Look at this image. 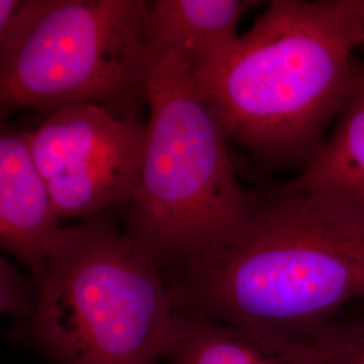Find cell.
<instances>
[{"instance_id":"obj_6","label":"cell","mask_w":364,"mask_h":364,"mask_svg":"<svg viewBox=\"0 0 364 364\" xmlns=\"http://www.w3.org/2000/svg\"><path fill=\"white\" fill-rule=\"evenodd\" d=\"M23 135L58 219H88L130 201L146 144L142 119L66 105Z\"/></svg>"},{"instance_id":"obj_7","label":"cell","mask_w":364,"mask_h":364,"mask_svg":"<svg viewBox=\"0 0 364 364\" xmlns=\"http://www.w3.org/2000/svg\"><path fill=\"white\" fill-rule=\"evenodd\" d=\"M326 328L308 336L275 333L180 309L168 364H331Z\"/></svg>"},{"instance_id":"obj_4","label":"cell","mask_w":364,"mask_h":364,"mask_svg":"<svg viewBox=\"0 0 364 364\" xmlns=\"http://www.w3.org/2000/svg\"><path fill=\"white\" fill-rule=\"evenodd\" d=\"M28 317L61 364H158L178 323L169 279L107 213L57 228Z\"/></svg>"},{"instance_id":"obj_9","label":"cell","mask_w":364,"mask_h":364,"mask_svg":"<svg viewBox=\"0 0 364 364\" xmlns=\"http://www.w3.org/2000/svg\"><path fill=\"white\" fill-rule=\"evenodd\" d=\"M252 0H156L149 3V49L181 57L196 76L218 64L240 37L239 23L258 7Z\"/></svg>"},{"instance_id":"obj_2","label":"cell","mask_w":364,"mask_h":364,"mask_svg":"<svg viewBox=\"0 0 364 364\" xmlns=\"http://www.w3.org/2000/svg\"><path fill=\"white\" fill-rule=\"evenodd\" d=\"M359 46L351 0H274L193 80L230 144L267 165L302 170L351 95Z\"/></svg>"},{"instance_id":"obj_5","label":"cell","mask_w":364,"mask_h":364,"mask_svg":"<svg viewBox=\"0 0 364 364\" xmlns=\"http://www.w3.org/2000/svg\"><path fill=\"white\" fill-rule=\"evenodd\" d=\"M147 10L144 0H23L0 43V126L72 105L142 119Z\"/></svg>"},{"instance_id":"obj_8","label":"cell","mask_w":364,"mask_h":364,"mask_svg":"<svg viewBox=\"0 0 364 364\" xmlns=\"http://www.w3.org/2000/svg\"><path fill=\"white\" fill-rule=\"evenodd\" d=\"M58 220L23 132L0 126V248L26 266L36 285Z\"/></svg>"},{"instance_id":"obj_12","label":"cell","mask_w":364,"mask_h":364,"mask_svg":"<svg viewBox=\"0 0 364 364\" xmlns=\"http://www.w3.org/2000/svg\"><path fill=\"white\" fill-rule=\"evenodd\" d=\"M34 302L26 281L11 263L0 258V317H30Z\"/></svg>"},{"instance_id":"obj_3","label":"cell","mask_w":364,"mask_h":364,"mask_svg":"<svg viewBox=\"0 0 364 364\" xmlns=\"http://www.w3.org/2000/svg\"><path fill=\"white\" fill-rule=\"evenodd\" d=\"M149 50L146 144L124 230L170 282L231 239L258 200L239 180L227 134L189 66Z\"/></svg>"},{"instance_id":"obj_14","label":"cell","mask_w":364,"mask_h":364,"mask_svg":"<svg viewBox=\"0 0 364 364\" xmlns=\"http://www.w3.org/2000/svg\"><path fill=\"white\" fill-rule=\"evenodd\" d=\"M352 9L356 15L359 30H360V46H359V55H362L364 61V0H351Z\"/></svg>"},{"instance_id":"obj_1","label":"cell","mask_w":364,"mask_h":364,"mask_svg":"<svg viewBox=\"0 0 364 364\" xmlns=\"http://www.w3.org/2000/svg\"><path fill=\"white\" fill-rule=\"evenodd\" d=\"M180 309L308 336L364 299V219L287 185L245 225L170 281Z\"/></svg>"},{"instance_id":"obj_11","label":"cell","mask_w":364,"mask_h":364,"mask_svg":"<svg viewBox=\"0 0 364 364\" xmlns=\"http://www.w3.org/2000/svg\"><path fill=\"white\" fill-rule=\"evenodd\" d=\"M335 356L331 364H364V316L326 326Z\"/></svg>"},{"instance_id":"obj_13","label":"cell","mask_w":364,"mask_h":364,"mask_svg":"<svg viewBox=\"0 0 364 364\" xmlns=\"http://www.w3.org/2000/svg\"><path fill=\"white\" fill-rule=\"evenodd\" d=\"M23 0H0V43L11 26Z\"/></svg>"},{"instance_id":"obj_10","label":"cell","mask_w":364,"mask_h":364,"mask_svg":"<svg viewBox=\"0 0 364 364\" xmlns=\"http://www.w3.org/2000/svg\"><path fill=\"white\" fill-rule=\"evenodd\" d=\"M287 185L364 219V61L324 142Z\"/></svg>"}]
</instances>
